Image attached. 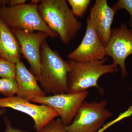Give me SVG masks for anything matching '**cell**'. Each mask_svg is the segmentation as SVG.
I'll return each instance as SVG.
<instances>
[{
  "label": "cell",
  "mask_w": 132,
  "mask_h": 132,
  "mask_svg": "<svg viewBox=\"0 0 132 132\" xmlns=\"http://www.w3.org/2000/svg\"><path fill=\"white\" fill-rule=\"evenodd\" d=\"M4 120L6 125V129L4 132H27L21 129L13 127L12 124L7 117L5 116Z\"/></svg>",
  "instance_id": "obj_19"
},
{
  "label": "cell",
  "mask_w": 132,
  "mask_h": 132,
  "mask_svg": "<svg viewBox=\"0 0 132 132\" xmlns=\"http://www.w3.org/2000/svg\"><path fill=\"white\" fill-rule=\"evenodd\" d=\"M11 30L19 42L21 53L28 62L31 72L38 78L40 72L41 47L50 37L49 35L43 32H31L15 29Z\"/></svg>",
  "instance_id": "obj_9"
},
{
  "label": "cell",
  "mask_w": 132,
  "mask_h": 132,
  "mask_svg": "<svg viewBox=\"0 0 132 132\" xmlns=\"http://www.w3.org/2000/svg\"><path fill=\"white\" fill-rule=\"evenodd\" d=\"M40 57V74L37 79L46 94L68 93V76L71 71L68 62L53 50L46 40L41 47Z\"/></svg>",
  "instance_id": "obj_1"
},
{
  "label": "cell",
  "mask_w": 132,
  "mask_h": 132,
  "mask_svg": "<svg viewBox=\"0 0 132 132\" xmlns=\"http://www.w3.org/2000/svg\"><path fill=\"white\" fill-rule=\"evenodd\" d=\"M116 12L109 6L106 0H96L90 9V16L97 34L105 47L111 37V26Z\"/></svg>",
  "instance_id": "obj_11"
},
{
  "label": "cell",
  "mask_w": 132,
  "mask_h": 132,
  "mask_svg": "<svg viewBox=\"0 0 132 132\" xmlns=\"http://www.w3.org/2000/svg\"><path fill=\"white\" fill-rule=\"evenodd\" d=\"M0 57L16 64L21 61L19 42L11 29L0 19Z\"/></svg>",
  "instance_id": "obj_13"
},
{
  "label": "cell",
  "mask_w": 132,
  "mask_h": 132,
  "mask_svg": "<svg viewBox=\"0 0 132 132\" xmlns=\"http://www.w3.org/2000/svg\"><path fill=\"white\" fill-rule=\"evenodd\" d=\"M17 85L16 95L31 101L36 97L46 96L40 87L35 75L20 61L16 64L15 78Z\"/></svg>",
  "instance_id": "obj_12"
},
{
  "label": "cell",
  "mask_w": 132,
  "mask_h": 132,
  "mask_svg": "<svg viewBox=\"0 0 132 132\" xmlns=\"http://www.w3.org/2000/svg\"><path fill=\"white\" fill-rule=\"evenodd\" d=\"M16 64L0 57V78L15 79Z\"/></svg>",
  "instance_id": "obj_16"
},
{
  "label": "cell",
  "mask_w": 132,
  "mask_h": 132,
  "mask_svg": "<svg viewBox=\"0 0 132 132\" xmlns=\"http://www.w3.org/2000/svg\"><path fill=\"white\" fill-rule=\"evenodd\" d=\"M105 47L102 43L95 29L92 19L87 20V27L84 38L78 47L67 57L69 60L79 62L101 60L106 56Z\"/></svg>",
  "instance_id": "obj_10"
},
{
  "label": "cell",
  "mask_w": 132,
  "mask_h": 132,
  "mask_svg": "<svg viewBox=\"0 0 132 132\" xmlns=\"http://www.w3.org/2000/svg\"><path fill=\"white\" fill-rule=\"evenodd\" d=\"M38 9L43 21L64 44L71 42L81 29L82 24L65 0H41Z\"/></svg>",
  "instance_id": "obj_2"
},
{
  "label": "cell",
  "mask_w": 132,
  "mask_h": 132,
  "mask_svg": "<svg viewBox=\"0 0 132 132\" xmlns=\"http://www.w3.org/2000/svg\"><path fill=\"white\" fill-rule=\"evenodd\" d=\"M31 102L17 95L0 98V108L12 109L27 114L34 121V127L37 132L59 116L57 112L51 108Z\"/></svg>",
  "instance_id": "obj_7"
},
{
  "label": "cell",
  "mask_w": 132,
  "mask_h": 132,
  "mask_svg": "<svg viewBox=\"0 0 132 132\" xmlns=\"http://www.w3.org/2000/svg\"><path fill=\"white\" fill-rule=\"evenodd\" d=\"M38 5L30 3L14 6H2L0 7V19L10 29L31 32H44L54 39L58 35L43 21Z\"/></svg>",
  "instance_id": "obj_4"
},
{
  "label": "cell",
  "mask_w": 132,
  "mask_h": 132,
  "mask_svg": "<svg viewBox=\"0 0 132 132\" xmlns=\"http://www.w3.org/2000/svg\"><path fill=\"white\" fill-rule=\"evenodd\" d=\"M7 0H0V7L2 6H6L7 4Z\"/></svg>",
  "instance_id": "obj_23"
},
{
  "label": "cell",
  "mask_w": 132,
  "mask_h": 132,
  "mask_svg": "<svg viewBox=\"0 0 132 132\" xmlns=\"http://www.w3.org/2000/svg\"><path fill=\"white\" fill-rule=\"evenodd\" d=\"M107 103L105 100L83 102L72 123L65 126V129L68 132H97L112 116V113L106 108Z\"/></svg>",
  "instance_id": "obj_5"
},
{
  "label": "cell",
  "mask_w": 132,
  "mask_h": 132,
  "mask_svg": "<svg viewBox=\"0 0 132 132\" xmlns=\"http://www.w3.org/2000/svg\"><path fill=\"white\" fill-rule=\"evenodd\" d=\"M39 132H68L60 119H54L45 125Z\"/></svg>",
  "instance_id": "obj_17"
},
{
  "label": "cell",
  "mask_w": 132,
  "mask_h": 132,
  "mask_svg": "<svg viewBox=\"0 0 132 132\" xmlns=\"http://www.w3.org/2000/svg\"><path fill=\"white\" fill-rule=\"evenodd\" d=\"M7 110L6 108H0V117L4 115L6 112Z\"/></svg>",
  "instance_id": "obj_22"
},
{
  "label": "cell",
  "mask_w": 132,
  "mask_h": 132,
  "mask_svg": "<svg viewBox=\"0 0 132 132\" xmlns=\"http://www.w3.org/2000/svg\"><path fill=\"white\" fill-rule=\"evenodd\" d=\"M26 0H7V4L9 6H14L26 4Z\"/></svg>",
  "instance_id": "obj_20"
},
{
  "label": "cell",
  "mask_w": 132,
  "mask_h": 132,
  "mask_svg": "<svg viewBox=\"0 0 132 132\" xmlns=\"http://www.w3.org/2000/svg\"><path fill=\"white\" fill-rule=\"evenodd\" d=\"M72 7V12L76 17L81 18L84 16L92 2L91 0H68Z\"/></svg>",
  "instance_id": "obj_15"
},
{
  "label": "cell",
  "mask_w": 132,
  "mask_h": 132,
  "mask_svg": "<svg viewBox=\"0 0 132 132\" xmlns=\"http://www.w3.org/2000/svg\"><path fill=\"white\" fill-rule=\"evenodd\" d=\"M105 49L106 55L112 59V64L120 67L122 78L128 75L125 61L129 55H132V31L125 22H122L119 28L112 29L111 37Z\"/></svg>",
  "instance_id": "obj_8"
},
{
  "label": "cell",
  "mask_w": 132,
  "mask_h": 132,
  "mask_svg": "<svg viewBox=\"0 0 132 132\" xmlns=\"http://www.w3.org/2000/svg\"><path fill=\"white\" fill-rule=\"evenodd\" d=\"M112 8L116 12L120 10L125 9L128 12L131 16L129 22L131 28L130 29L132 31V0H119L113 5Z\"/></svg>",
  "instance_id": "obj_18"
},
{
  "label": "cell",
  "mask_w": 132,
  "mask_h": 132,
  "mask_svg": "<svg viewBox=\"0 0 132 132\" xmlns=\"http://www.w3.org/2000/svg\"><path fill=\"white\" fill-rule=\"evenodd\" d=\"M118 121H119V120H118V119H115L114 120H113L111 121L109 123H107L106 125L103 126V127L99 129L97 132H104L105 130H106L108 128L110 127L112 125H114V124L117 123Z\"/></svg>",
  "instance_id": "obj_21"
},
{
  "label": "cell",
  "mask_w": 132,
  "mask_h": 132,
  "mask_svg": "<svg viewBox=\"0 0 132 132\" xmlns=\"http://www.w3.org/2000/svg\"><path fill=\"white\" fill-rule=\"evenodd\" d=\"M106 57L101 60L79 62L69 60L71 71L68 76V92L75 93L87 91L90 88L96 87L102 93L98 81L102 76L113 73L119 70L113 64L105 65Z\"/></svg>",
  "instance_id": "obj_3"
},
{
  "label": "cell",
  "mask_w": 132,
  "mask_h": 132,
  "mask_svg": "<svg viewBox=\"0 0 132 132\" xmlns=\"http://www.w3.org/2000/svg\"><path fill=\"white\" fill-rule=\"evenodd\" d=\"M17 85L15 79L0 78V94L5 97H9L16 95Z\"/></svg>",
  "instance_id": "obj_14"
},
{
  "label": "cell",
  "mask_w": 132,
  "mask_h": 132,
  "mask_svg": "<svg viewBox=\"0 0 132 132\" xmlns=\"http://www.w3.org/2000/svg\"><path fill=\"white\" fill-rule=\"evenodd\" d=\"M88 94L87 90L75 93L52 95L36 97L31 102L53 109L59 114L62 124L68 126L72 123L78 109Z\"/></svg>",
  "instance_id": "obj_6"
}]
</instances>
